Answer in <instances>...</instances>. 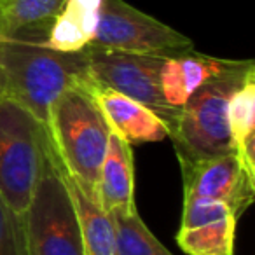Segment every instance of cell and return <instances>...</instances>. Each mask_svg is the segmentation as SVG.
<instances>
[{"mask_svg":"<svg viewBox=\"0 0 255 255\" xmlns=\"http://www.w3.org/2000/svg\"><path fill=\"white\" fill-rule=\"evenodd\" d=\"M231 63L233 60L212 58L194 53V49L168 56L161 70V88L164 100L175 109H182L196 89L231 67Z\"/></svg>","mask_w":255,"mask_h":255,"instance_id":"7c38bea8","label":"cell"},{"mask_svg":"<svg viewBox=\"0 0 255 255\" xmlns=\"http://www.w3.org/2000/svg\"><path fill=\"white\" fill-rule=\"evenodd\" d=\"M112 217L116 229L114 255H173L140 219L138 212H116Z\"/></svg>","mask_w":255,"mask_h":255,"instance_id":"2e32d148","label":"cell"},{"mask_svg":"<svg viewBox=\"0 0 255 255\" xmlns=\"http://www.w3.org/2000/svg\"><path fill=\"white\" fill-rule=\"evenodd\" d=\"M0 96L4 98V79H2V70H0Z\"/></svg>","mask_w":255,"mask_h":255,"instance_id":"d6986e66","label":"cell"},{"mask_svg":"<svg viewBox=\"0 0 255 255\" xmlns=\"http://www.w3.org/2000/svg\"><path fill=\"white\" fill-rule=\"evenodd\" d=\"M89 46L159 56L192 51L191 39L124 0H103L96 32Z\"/></svg>","mask_w":255,"mask_h":255,"instance_id":"52a82bcc","label":"cell"},{"mask_svg":"<svg viewBox=\"0 0 255 255\" xmlns=\"http://www.w3.org/2000/svg\"><path fill=\"white\" fill-rule=\"evenodd\" d=\"M0 70L4 98L28 110L42 126L51 103L89 77L84 49L63 53L32 37H0Z\"/></svg>","mask_w":255,"mask_h":255,"instance_id":"7a4b0ae2","label":"cell"},{"mask_svg":"<svg viewBox=\"0 0 255 255\" xmlns=\"http://www.w3.org/2000/svg\"><path fill=\"white\" fill-rule=\"evenodd\" d=\"M98 201L107 213L135 212V163L131 145L110 131L100 168Z\"/></svg>","mask_w":255,"mask_h":255,"instance_id":"8fae6325","label":"cell"},{"mask_svg":"<svg viewBox=\"0 0 255 255\" xmlns=\"http://www.w3.org/2000/svg\"><path fill=\"white\" fill-rule=\"evenodd\" d=\"M28 255H84L74 201L58 168L46 129L28 208L23 213Z\"/></svg>","mask_w":255,"mask_h":255,"instance_id":"277c9868","label":"cell"},{"mask_svg":"<svg viewBox=\"0 0 255 255\" xmlns=\"http://www.w3.org/2000/svg\"><path fill=\"white\" fill-rule=\"evenodd\" d=\"M47 140L61 166L98 199V178L110 126L95 95L91 79L65 89L49 105L44 123Z\"/></svg>","mask_w":255,"mask_h":255,"instance_id":"6da1fadb","label":"cell"},{"mask_svg":"<svg viewBox=\"0 0 255 255\" xmlns=\"http://www.w3.org/2000/svg\"><path fill=\"white\" fill-rule=\"evenodd\" d=\"M95 86V95L102 107L110 131L116 133L128 145L161 142L168 138V128L145 105L114 89Z\"/></svg>","mask_w":255,"mask_h":255,"instance_id":"30bf717a","label":"cell"},{"mask_svg":"<svg viewBox=\"0 0 255 255\" xmlns=\"http://www.w3.org/2000/svg\"><path fill=\"white\" fill-rule=\"evenodd\" d=\"M0 255H28L23 215L9 208L0 196Z\"/></svg>","mask_w":255,"mask_h":255,"instance_id":"ac0fdd59","label":"cell"},{"mask_svg":"<svg viewBox=\"0 0 255 255\" xmlns=\"http://www.w3.org/2000/svg\"><path fill=\"white\" fill-rule=\"evenodd\" d=\"M44 126L21 105L0 96V196L23 215L40 164Z\"/></svg>","mask_w":255,"mask_h":255,"instance_id":"5b68a950","label":"cell"},{"mask_svg":"<svg viewBox=\"0 0 255 255\" xmlns=\"http://www.w3.org/2000/svg\"><path fill=\"white\" fill-rule=\"evenodd\" d=\"M255 75L254 61L233 60L219 75L198 88L180 110L175 131L170 135L180 166L234 152L227 107L233 93Z\"/></svg>","mask_w":255,"mask_h":255,"instance_id":"3957f363","label":"cell"},{"mask_svg":"<svg viewBox=\"0 0 255 255\" xmlns=\"http://www.w3.org/2000/svg\"><path fill=\"white\" fill-rule=\"evenodd\" d=\"M56 161L60 173L63 177L65 184H67V189L70 192V198L75 206L79 227H81L82 245H84V255H114L116 229H114L112 217L102 208L98 199L89 196L82 189V185L61 166L58 157Z\"/></svg>","mask_w":255,"mask_h":255,"instance_id":"4fadbf2b","label":"cell"},{"mask_svg":"<svg viewBox=\"0 0 255 255\" xmlns=\"http://www.w3.org/2000/svg\"><path fill=\"white\" fill-rule=\"evenodd\" d=\"M227 119L234 152L248 140H255V75L248 77L233 93L227 107Z\"/></svg>","mask_w":255,"mask_h":255,"instance_id":"e0dca14e","label":"cell"},{"mask_svg":"<svg viewBox=\"0 0 255 255\" xmlns=\"http://www.w3.org/2000/svg\"><path fill=\"white\" fill-rule=\"evenodd\" d=\"M65 0H0V37L47 40Z\"/></svg>","mask_w":255,"mask_h":255,"instance_id":"9a60e30c","label":"cell"},{"mask_svg":"<svg viewBox=\"0 0 255 255\" xmlns=\"http://www.w3.org/2000/svg\"><path fill=\"white\" fill-rule=\"evenodd\" d=\"M89 79L96 86L114 89L150 109L168 128V138L175 131L182 109L164 100L161 70L168 56L138 54L102 47H84Z\"/></svg>","mask_w":255,"mask_h":255,"instance_id":"8992f818","label":"cell"},{"mask_svg":"<svg viewBox=\"0 0 255 255\" xmlns=\"http://www.w3.org/2000/svg\"><path fill=\"white\" fill-rule=\"evenodd\" d=\"M182 168L184 198H206L227 205L236 217L245 213L255 194V178L236 154L212 157Z\"/></svg>","mask_w":255,"mask_h":255,"instance_id":"ba28073f","label":"cell"},{"mask_svg":"<svg viewBox=\"0 0 255 255\" xmlns=\"http://www.w3.org/2000/svg\"><path fill=\"white\" fill-rule=\"evenodd\" d=\"M238 217L227 205L206 198H184L177 243L189 255H234Z\"/></svg>","mask_w":255,"mask_h":255,"instance_id":"9c48e42d","label":"cell"},{"mask_svg":"<svg viewBox=\"0 0 255 255\" xmlns=\"http://www.w3.org/2000/svg\"><path fill=\"white\" fill-rule=\"evenodd\" d=\"M102 4L103 0H65L46 44L63 53H77L88 47L96 32Z\"/></svg>","mask_w":255,"mask_h":255,"instance_id":"5bb4252c","label":"cell"}]
</instances>
